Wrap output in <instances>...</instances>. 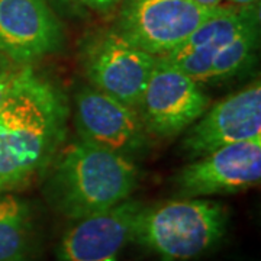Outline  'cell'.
Returning a JSON list of instances; mask_svg holds the SVG:
<instances>
[{"label":"cell","instance_id":"7c38bea8","mask_svg":"<svg viewBox=\"0 0 261 261\" xmlns=\"http://www.w3.org/2000/svg\"><path fill=\"white\" fill-rule=\"evenodd\" d=\"M255 23H260L258 5L222 6V9L203 22L177 49L161 58L197 83H207L215 57L241 32Z\"/></svg>","mask_w":261,"mask_h":261},{"label":"cell","instance_id":"ac0fdd59","mask_svg":"<svg viewBox=\"0 0 261 261\" xmlns=\"http://www.w3.org/2000/svg\"><path fill=\"white\" fill-rule=\"evenodd\" d=\"M196 3H200L203 6H221L224 0H193Z\"/></svg>","mask_w":261,"mask_h":261},{"label":"cell","instance_id":"ffe728a7","mask_svg":"<svg viewBox=\"0 0 261 261\" xmlns=\"http://www.w3.org/2000/svg\"><path fill=\"white\" fill-rule=\"evenodd\" d=\"M6 197H8V195L0 193V211L3 209V206H5V203H6Z\"/></svg>","mask_w":261,"mask_h":261},{"label":"cell","instance_id":"6da1fadb","mask_svg":"<svg viewBox=\"0 0 261 261\" xmlns=\"http://www.w3.org/2000/svg\"><path fill=\"white\" fill-rule=\"evenodd\" d=\"M67 118L63 90L28 65L0 105V193L28 186L51 166Z\"/></svg>","mask_w":261,"mask_h":261},{"label":"cell","instance_id":"d6986e66","mask_svg":"<svg viewBox=\"0 0 261 261\" xmlns=\"http://www.w3.org/2000/svg\"><path fill=\"white\" fill-rule=\"evenodd\" d=\"M57 2L63 3V5H65V6H73V5L77 3V2H82V0H57Z\"/></svg>","mask_w":261,"mask_h":261},{"label":"cell","instance_id":"9a60e30c","mask_svg":"<svg viewBox=\"0 0 261 261\" xmlns=\"http://www.w3.org/2000/svg\"><path fill=\"white\" fill-rule=\"evenodd\" d=\"M28 65H22L0 54V105L15 89Z\"/></svg>","mask_w":261,"mask_h":261},{"label":"cell","instance_id":"5b68a950","mask_svg":"<svg viewBox=\"0 0 261 261\" xmlns=\"http://www.w3.org/2000/svg\"><path fill=\"white\" fill-rule=\"evenodd\" d=\"M157 57L132 45L116 31L94 37L83 53V68L94 89L132 109L140 108Z\"/></svg>","mask_w":261,"mask_h":261},{"label":"cell","instance_id":"8992f818","mask_svg":"<svg viewBox=\"0 0 261 261\" xmlns=\"http://www.w3.org/2000/svg\"><path fill=\"white\" fill-rule=\"evenodd\" d=\"M207 106L209 97L200 83L157 58L138 108L148 134L160 138L176 137L192 126Z\"/></svg>","mask_w":261,"mask_h":261},{"label":"cell","instance_id":"30bf717a","mask_svg":"<svg viewBox=\"0 0 261 261\" xmlns=\"http://www.w3.org/2000/svg\"><path fill=\"white\" fill-rule=\"evenodd\" d=\"M63 44V25L47 0H0L2 56L31 65L57 54Z\"/></svg>","mask_w":261,"mask_h":261},{"label":"cell","instance_id":"ba28073f","mask_svg":"<svg viewBox=\"0 0 261 261\" xmlns=\"http://www.w3.org/2000/svg\"><path fill=\"white\" fill-rule=\"evenodd\" d=\"M261 178V137L215 149L193 160L174 183L181 197L235 195L257 186Z\"/></svg>","mask_w":261,"mask_h":261},{"label":"cell","instance_id":"3957f363","mask_svg":"<svg viewBox=\"0 0 261 261\" xmlns=\"http://www.w3.org/2000/svg\"><path fill=\"white\" fill-rule=\"evenodd\" d=\"M228 221V211L221 202L202 197L144 206L137 216L132 241L161 261H189L224 238Z\"/></svg>","mask_w":261,"mask_h":261},{"label":"cell","instance_id":"9c48e42d","mask_svg":"<svg viewBox=\"0 0 261 261\" xmlns=\"http://www.w3.org/2000/svg\"><path fill=\"white\" fill-rule=\"evenodd\" d=\"M261 137L260 80L229 94L206 111L181 142L187 159L196 160L215 149Z\"/></svg>","mask_w":261,"mask_h":261},{"label":"cell","instance_id":"4fadbf2b","mask_svg":"<svg viewBox=\"0 0 261 261\" xmlns=\"http://www.w3.org/2000/svg\"><path fill=\"white\" fill-rule=\"evenodd\" d=\"M37 251V229L29 206L8 195L0 211V261H34Z\"/></svg>","mask_w":261,"mask_h":261},{"label":"cell","instance_id":"2e32d148","mask_svg":"<svg viewBox=\"0 0 261 261\" xmlns=\"http://www.w3.org/2000/svg\"><path fill=\"white\" fill-rule=\"evenodd\" d=\"M82 2L92 9L108 10L113 8L116 3H119L121 0H82Z\"/></svg>","mask_w":261,"mask_h":261},{"label":"cell","instance_id":"8fae6325","mask_svg":"<svg viewBox=\"0 0 261 261\" xmlns=\"http://www.w3.org/2000/svg\"><path fill=\"white\" fill-rule=\"evenodd\" d=\"M144 205L138 200H123L108 211L79 219L64 233L60 261H106L116 258L132 241L137 216Z\"/></svg>","mask_w":261,"mask_h":261},{"label":"cell","instance_id":"44dd1931","mask_svg":"<svg viewBox=\"0 0 261 261\" xmlns=\"http://www.w3.org/2000/svg\"><path fill=\"white\" fill-rule=\"evenodd\" d=\"M106 261H116V258H111V260H106Z\"/></svg>","mask_w":261,"mask_h":261},{"label":"cell","instance_id":"277c9868","mask_svg":"<svg viewBox=\"0 0 261 261\" xmlns=\"http://www.w3.org/2000/svg\"><path fill=\"white\" fill-rule=\"evenodd\" d=\"M222 6L193 0H125L116 32L149 56H168Z\"/></svg>","mask_w":261,"mask_h":261},{"label":"cell","instance_id":"7a4b0ae2","mask_svg":"<svg viewBox=\"0 0 261 261\" xmlns=\"http://www.w3.org/2000/svg\"><path fill=\"white\" fill-rule=\"evenodd\" d=\"M137 185L134 161L80 140L60 154L47 195L60 214L79 221L126 200Z\"/></svg>","mask_w":261,"mask_h":261},{"label":"cell","instance_id":"52a82bcc","mask_svg":"<svg viewBox=\"0 0 261 261\" xmlns=\"http://www.w3.org/2000/svg\"><path fill=\"white\" fill-rule=\"evenodd\" d=\"M74 123L80 140L130 161L148 148V132L137 109L94 87L75 96Z\"/></svg>","mask_w":261,"mask_h":261},{"label":"cell","instance_id":"5bb4252c","mask_svg":"<svg viewBox=\"0 0 261 261\" xmlns=\"http://www.w3.org/2000/svg\"><path fill=\"white\" fill-rule=\"evenodd\" d=\"M260 41V23H255L241 32L238 37L229 42L215 57L207 83H218L231 79L247 65H250L255 58Z\"/></svg>","mask_w":261,"mask_h":261},{"label":"cell","instance_id":"e0dca14e","mask_svg":"<svg viewBox=\"0 0 261 261\" xmlns=\"http://www.w3.org/2000/svg\"><path fill=\"white\" fill-rule=\"evenodd\" d=\"M231 3L237 6H252V5H258L260 0H229Z\"/></svg>","mask_w":261,"mask_h":261}]
</instances>
